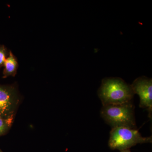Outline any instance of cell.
I'll list each match as a JSON object with an SVG mask.
<instances>
[{
    "label": "cell",
    "instance_id": "6da1fadb",
    "mask_svg": "<svg viewBox=\"0 0 152 152\" xmlns=\"http://www.w3.org/2000/svg\"><path fill=\"white\" fill-rule=\"evenodd\" d=\"M134 94L131 85L120 78L104 79L98 91V95L103 106L129 103Z\"/></svg>",
    "mask_w": 152,
    "mask_h": 152
},
{
    "label": "cell",
    "instance_id": "3957f363",
    "mask_svg": "<svg viewBox=\"0 0 152 152\" xmlns=\"http://www.w3.org/2000/svg\"><path fill=\"white\" fill-rule=\"evenodd\" d=\"M152 137H143L137 129L126 127L112 128L110 132L109 146L120 151L129 149L138 144L151 143Z\"/></svg>",
    "mask_w": 152,
    "mask_h": 152
},
{
    "label": "cell",
    "instance_id": "8992f818",
    "mask_svg": "<svg viewBox=\"0 0 152 152\" xmlns=\"http://www.w3.org/2000/svg\"><path fill=\"white\" fill-rule=\"evenodd\" d=\"M3 77H7L9 76L15 77L16 75L18 68V63L16 57L15 56L11 51L9 53L8 56L7 57L4 64Z\"/></svg>",
    "mask_w": 152,
    "mask_h": 152
},
{
    "label": "cell",
    "instance_id": "277c9868",
    "mask_svg": "<svg viewBox=\"0 0 152 152\" xmlns=\"http://www.w3.org/2000/svg\"><path fill=\"white\" fill-rule=\"evenodd\" d=\"M134 94H137L140 98V107L148 109L149 116L152 118V80L145 77L136 79L131 85Z\"/></svg>",
    "mask_w": 152,
    "mask_h": 152
},
{
    "label": "cell",
    "instance_id": "52a82bcc",
    "mask_svg": "<svg viewBox=\"0 0 152 152\" xmlns=\"http://www.w3.org/2000/svg\"><path fill=\"white\" fill-rule=\"evenodd\" d=\"M14 115L9 117L0 116V136L8 131L12 124Z\"/></svg>",
    "mask_w": 152,
    "mask_h": 152
},
{
    "label": "cell",
    "instance_id": "9c48e42d",
    "mask_svg": "<svg viewBox=\"0 0 152 152\" xmlns=\"http://www.w3.org/2000/svg\"><path fill=\"white\" fill-rule=\"evenodd\" d=\"M121 152H131L129 149L124 150V151H121Z\"/></svg>",
    "mask_w": 152,
    "mask_h": 152
},
{
    "label": "cell",
    "instance_id": "5b68a950",
    "mask_svg": "<svg viewBox=\"0 0 152 152\" xmlns=\"http://www.w3.org/2000/svg\"><path fill=\"white\" fill-rule=\"evenodd\" d=\"M19 101L18 93L15 87L0 85V116L14 115Z\"/></svg>",
    "mask_w": 152,
    "mask_h": 152
},
{
    "label": "cell",
    "instance_id": "ba28073f",
    "mask_svg": "<svg viewBox=\"0 0 152 152\" xmlns=\"http://www.w3.org/2000/svg\"><path fill=\"white\" fill-rule=\"evenodd\" d=\"M9 53L8 49L4 45H0V69L3 66L5 61L8 56Z\"/></svg>",
    "mask_w": 152,
    "mask_h": 152
},
{
    "label": "cell",
    "instance_id": "7a4b0ae2",
    "mask_svg": "<svg viewBox=\"0 0 152 152\" xmlns=\"http://www.w3.org/2000/svg\"><path fill=\"white\" fill-rule=\"evenodd\" d=\"M134 109L132 102L103 106L101 110V115L112 128L126 127L136 129Z\"/></svg>",
    "mask_w": 152,
    "mask_h": 152
},
{
    "label": "cell",
    "instance_id": "30bf717a",
    "mask_svg": "<svg viewBox=\"0 0 152 152\" xmlns=\"http://www.w3.org/2000/svg\"><path fill=\"white\" fill-rule=\"evenodd\" d=\"M0 152H1V151H0Z\"/></svg>",
    "mask_w": 152,
    "mask_h": 152
}]
</instances>
